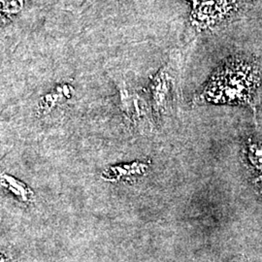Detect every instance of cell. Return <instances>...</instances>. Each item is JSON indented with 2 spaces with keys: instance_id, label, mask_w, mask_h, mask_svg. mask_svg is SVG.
Masks as SVG:
<instances>
[{
  "instance_id": "cell-1",
  "label": "cell",
  "mask_w": 262,
  "mask_h": 262,
  "mask_svg": "<svg viewBox=\"0 0 262 262\" xmlns=\"http://www.w3.org/2000/svg\"><path fill=\"white\" fill-rule=\"evenodd\" d=\"M261 71L253 58L231 57L220 66L194 103L247 106L254 117L260 101Z\"/></svg>"
},
{
  "instance_id": "cell-2",
  "label": "cell",
  "mask_w": 262,
  "mask_h": 262,
  "mask_svg": "<svg viewBox=\"0 0 262 262\" xmlns=\"http://www.w3.org/2000/svg\"><path fill=\"white\" fill-rule=\"evenodd\" d=\"M191 21L198 29L213 28L235 15L238 0H191Z\"/></svg>"
},
{
  "instance_id": "cell-3",
  "label": "cell",
  "mask_w": 262,
  "mask_h": 262,
  "mask_svg": "<svg viewBox=\"0 0 262 262\" xmlns=\"http://www.w3.org/2000/svg\"><path fill=\"white\" fill-rule=\"evenodd\" d=\"M242 161L252 184L262 194V141L250 138L244 142Z\"/></svg>"
},
{
  "instance_id": "cell-4",
  "label": "cell",
  "mask_w": 262,
  "mask_h": 262,
  "mask_svg": "<svg viewBox=\"0 0 262 262\" xmlns=\"http://www.w3.org/2000/svg\"><path fill=\"white\" fill-rule=\"evenodd\" d=\"M174 79L166 66L159 71L152 82V107L159 115L168 109L172 101Z\"/></svg>"
},
{
  "instance_id": "cell-5",
  "label": "cell",
  "mask_w": 262,
  "mask_h": 262,
  "mask_svg": "<svg viewBox=\"0 0 262 262\" xmlns=\"http://www.w3.org/2000/svg\"><path fill=\"white\" fill-rule=\"evenodd\" d=\"M25 0H1L2 17L10 18L20 12Z\"/></svg>"
}]
</instances>
